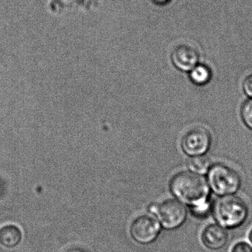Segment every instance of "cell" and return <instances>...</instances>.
Instances as JSON below:
<instances>
[{
  "label": "cell",
  "mask_w": 252,
  "mask_h": 252,
  "mask_svg": "<svg viewBox=\"0 0 252 252\" xmlns=\"http://www.w3.org/2000/svg\"><path fill=\"white\" fill-rule=\"evenodd\" d=\"M160 231L161 225L158 221L147 215L137 217L129 227L132 240L141 245L153 243L158 237Z\"/></svg>",
  "instance_id": "cell-6"
},
{
  "label": "cell",
  "mask_w": 252,
  "mask_h": 252,
  "mask_svg": "<svg viewBox=\"0 0 252 252\" xmlns=\"http://www.w3.org/2000/svg\"><path fill=\"white\" fill-rule=\"evenodd\" d=\"M171 194L190 209L209 204V190L207 181L200 174L189 170L180 171L169 181Z\"/></svg>",
  "instance_id": "cell-1"
},
{
  "label": "cell",
  "mask_w": 252,
  "mask_h": 252,
  "mask_svg": "<svg viewBox=\"0 0 252 252\" xmlns=\"http://www.w3.org/2000/svg\"><path fill=\"white\" fill-rule=\"evenodd\" d=\"M248 240L250 242L251 244L252 245V228H251L250 231H249V234H248Z\"/></svg>",
  "instance_id": "cell-18"
},
{
  "label": "cell",
  "mask_w": 252,
  "mask_h": 252,
  "mask_svg": "<svg viewBox=\"0 0 252 252\" xmlns=\"http://www.w3.org/2000/svg\"><path fill=\"white\" fill-rule=\"evenodd\" d=\"M243 89L246 95L252 98V73L246 76L243 81Z\"/></svg>",
  "instance_id": "cell-14"
},
{
  "label": "cell",
  "mask_w": 252,
  "mask_h": 252,
  "mask_svg": "<svg viewBox=\"0 0 252 252\" xmlns=\"http://www.w3.org/2000/svg\"><path fill=\"white\" fill-rule=\"evenodd\" d=\"M175 67L184 72H189L198 64L200 54L194 47L188 44L177 45L171 54Z\"/></svg>",
  "instance_id": "cell-7"
},
{
  "label": "cell",
  "mask_w": 252,
  "mask_h": 252,
  "mask_svg": "<svg viewBox=\"0 0 252 252\" xmlns=\"http://www.w3.org/2000/svg\"><path fill=\"white\" fill-rule=\"evenodd\" d=\"M187 208L176 199H166L158 204L157 216L159 223L166 230H175L184 225L187 219Z\"/></svg>",
  "instance_id": "cell-4"
},
{
  "label": "cell",
  "mask_w": 252,
  "mask_h": 252,
  "mask_svg": "<svg viewBox=\"0 0 252 252\" xmlns=\"http://www.w3.org/2000/svg\"><path fill=\"white\" fill-rule=\"evenodd\" d=\"M23 240V232L15 225H6L0 228V243L7 249L17 247Z\"/></svg>",
  "instance_id": "cell-9"
},
{
  "label": "cell",
  "mask_w": 252,
  "mask_h": 252,
  "mask_svg": "<svg viewBox=\"0 0 252 252\" xmlns=\"http://www.w3.org/2000/svg\"><path fill=\"white\" fill-rule=\"evenodd\" d=\"M189 72L190 79L195 85H206L212 79V71L210 68L204 64H197Z\"/></svg>",
  "instance_id": "cell-10"
},
{
  "label": "cell",
  "mask_w": 252,
  "mask_h": 252,
  "mask_svg": "<svg viewBox=\"0 0 252 252\" xmlns=\"http://www.w3.org/2000/svg\"><path fill=\"white\" fill-rule=\"evenodd\" d=\"M187 167L189 170L194 173L204 175L207 173L212 163L210 159L205 156H194L190 157L187 161Z\"/></svg>",
  "instance_id": "cell-11"
},
{
  "label": "cell",
  "mask_w": 252,
  "mask_h": 252,
  "mask_svg": "<svg viewBox=\"0 0 252 252\" xmlns=\"http://www.w3.org/2000/svg\"><path fill=\"white\" fill-rule=\"evenodd\" d=\"M212 135L202 126L192 128L186 132L181 141L183 153L189 157L205 156L210 150Z\"/></svg>",
  "instance_id": "cell-5"
},
{
  "label": "cell",
  "mask_w": 252,
  "mask_h": 252,
  "mask_svg": "<svg viewBox=\"0 0 252 252\" xmlns=\"http://www.w3.org/2000/svg\"><path fill=\"white\" fill-rule=\"evenodd\" d=\"M209 190L218 197L234 195L241 188L242 178L229 165L216 163L211 165L206 173Z\"/></svg>",
  "instance_id": "cell-3"
},
{
  "label": "cell",
  "mask_w": 252,
  "mask_h": 252,
  "mask_svg": "<svg viewBox=\"0 0 252 252\" xmlns=\"http://www.w3.org/2000/svg\"><path fill=\"white\" fill-rule=\"evenodd\" d=\"M231 252H252V246L245 241L238 242L233 246Z\"/></svg>",
  "instance_id": "cell-13"
},
{
  "label": "cell",
  "mask_w": 252,
  "mask_h": 252,
  "mask_svg": "<svg viewBox=\"0 0 252 252\" xmlns=\"http://www.w3.org/2000/svg\"><path fill=\"white\" fill-rule=\"evenodd\" d=\"M64 252H89L84 249V248L79 247V246H73V247L69 248Z\"/></svg>",
  "instance_id": "cell-15"
},
{
  "label": "cell",
  "mask_w": 252,
  "mask_h": 252,
  "mask_svg": "<svg viewBox=\"0 0 252 252\" xmlns=\"http://www.w3.org/2000/svg\"><path fill=\"white\" fill-rule=\"evenodd\" d=\"M216 223L225 229H234L242 226L247 220L249 209L247 203L240 196L219 197L211 207Z\"/></svg>",
  "instance_id": "cell-2"
},
{
  "label": "cell",
  "mask_w": 252,
  "mask_h": 252,
  "mask_svg": "<svg viewBox=\"0 0 252 252\" xmlns=\"http://www.w3.org/2000/svg\"><path fill=\"white\" fill-rule=\"evenodd\" d=\"M241 117L245 125L252 129V98L245 101L241 107Z\"/></svg>",
  "instance_id": "cell-12"
},
{
  "label": "cell",
  "mask_w": 252,
  "mask_h": 252,
  "mask_svg": "<svg viewBox=\"0 0 252 252\" xmlns=\"http://www.w3.org/2000/svg\"><path fill=\"white\" fill-rule=\"evenodd\" d=\"M158 204V203H153L149 205L148 207H147V211H148L149 213L155 215L156 211H157Z\"/></svg>",
  "instance_id": "cell-16"
},
{
  "label": "cell",
  "mask_w": 252,
  "mask_h": 252,
  "mask_svg": "<svg viewBox=\"0 0 252 252\" xmlns=\"http://www.w3.org/2000/svg\"><path fill=\"white\" fill-rule=\"evenodd\" d=\"M155 3L158 4V5H164V4L169 2L170 0H153Z\"/></svg>",
  "instance_id": "cell-17"
},
{
  "label": "cell",
  "mask_w": 252,
  "mask_h": 252,
  "mask_svg": "<svg viewBox=\"0 0 252 252\" xmlns=\"http://www.w3.org/2000/svg\"><path fill=\"white\" fill-rule=\"evenodd\" d=\"M228 231L218 223H211L204 227L201 234L200 241L208 250L219 251L223 249L228 242Z\"/></svg>",
  "instance_id": "cell-8"
}]
</instances>
